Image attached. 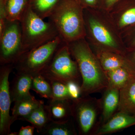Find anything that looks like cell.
<instances>
[{
    "label": "cell",
    "instance_id": "ac0fdd59",
    "mask_svg": "<svg viewBox=\"0 0 135 135\" xmlns=\"http://www.w3.org/2000/svg\"><path fill=\"white\" fill-rule=\"evenodd\" d=\"M23 120L26 121L34 126L39 134L51 121L44 102L25 118Z\"/></svg>",
    "mask_w": 135,
    "mask_h": 135
},
{
    "label": "cell",
    "instance_id": "277c9868",
    "mask_svg": "<svg viewBox=\"0 0 135 135\" xmlns=\"http://www.w3.org/2000/svg\"><path fill=\"white\" fill-rule=\"evenodd\" d=\"M72 118L78 134L95 135L102 125L101 99L88 95L72 100Z\"/></svg>",
    "mask_w": 135,
    "mask_h": 135
},
{
    "label": "cell",
    "instance_id": "603a6c76",
    "mask_svg": "<svg viewBox=\"0 0 135 135\" xmlns=\"http://www.w3.org/2000/svg\"><path fill=\"white\" fill-rule=\"evenodd\" d=\"M43 75L48 80L51 86L53 94L52 99H71L65 83L52 77Z\"/></svg>",
    "mask_w": 135,
    "mask_h": 135
},
{
    "label": "cell",
    "instance_id": "8992f818",
    "mask_svg": "<svg viewBox=\"0 0 135 135\" xmlns=\"http://www.w3.org/2000/svg\"><path fill=\"white\" fill-rule=\"evenodd\" d=\"M72 57L68 44L64 42L40 74L55 78L65 83L74 81L81 85L82 79L79 67Z\"/></svg>",
    "mask_w": 135,
    "mask_h": 135
},
{
    "label": "cell",
    "instance_id": "ba28073f",
    "mask_svg": "<svg viewBox=\"0 0 135 135\" xmlns=\"http://www.w3.org/2000/svg\"><path fill=\"white\" fill-rule=\"evenodd\" d=\"M0 68V135L10 134L12 124L10 115L11 97L9 78L13 70L12 65H1Z\"/></svg>",
    "mask_w": 135,
    "mask_h": 135
},
{
    "label": "cell",
    "instance_id": "4316f807",
    "mask_svg": "<svg viewBox=\"0 0 135 135\" xmlns=\"http://www.w3.org/2000/svg\"><path fill=\"white\" fill-rule=\"evenodd\" d=\"M34 126H32L22 127L17 133H11L10 135H33L34 134Z\"/></svg>",
    "mask_w": 135,
    "mask_h": 135
},
{
    "label": "cell",
    "instance_id": "5bb4252c",
    "mask_svg": "<svg viewBox=\"0 0 135 135\" xmlns=\"http://www.w3.org/2000/svg\"><path fill=\"white\" fill-rule=\"evenodd\" d=\"M95 55L105 72L119 68H125L134 74L129 65L122 55L100 49L97 51Z\"/></svg>",
    "mask_w": 135,
    "mask_h": 135
},
{
    "label": "cell",
    "instance_id": "83f0119b",
    "mask_svg": "<svg viewBox=\"0 0 135 135\" xmlns=\"http://www.w3.org/2000/svg\"><path fill=\"white\" fill-rule=\"evenodd\" d=\"M84 8L96 7L100 6L101 0H77Z\"/></svg>",
    "mask_w": 135,
    "mask_h": 135
},
{
    "label": "cell",
    "instance_id": "7402d4cb",
    "mask_svg": "<svg viewBox=\"0 0 135 135\" xmlns=\"http://www.w3.org/2000/svg\"><path fill=\"white\" fill-rule=\"evenodd\" d=\"M31 89L42 97L50 100L53 99L52 89L48 80L41 74L32 77Z\"/></svg>",
    "mask_w": 135,
    "mask_h": 135
},
{
    "label": "cell",
    "instance_id": "cb8c5ba5",
    "mask_svg": "<svg viewBox=\"0 0 135 135\" xmlns=\"http://www.w3.org/2000/svg\"><path fill=\"white\" fill-rule=\"evenodd\" d=\"M118 3L124 9L118 21L119 27L123 28L135 23V6L126 8L123 0H120Z\"/></svg>",
    "mask_w": 135,
    "mask_h": 135
},
{
    "label": "cell",
    "instance_id": "f546056e",
    "mask_svg": "<svg viewBox=\"0 0 135 135\" xmlns=\"http://www.w3.org/2000/svg\"><path fill=\"white\" fill-rule=\"evenodd\" d=\"M133 45L134 46H135V40H134V42H133Z\"/></svg>",
    "mask_w": 135,
    "mask_h": 135
},
{
    "label": "cell",
    "instance_id": "e0dca14e",
    "mask_svg": "<svg viewBox=\"0 0 135 135\" xmlns=\"http://www.w3.org/2000/svg\"><path fill=\"white\" fill-rule=\"evenodd\" d=\"M31 0H0L4 6L5 16L8 21L21 20L25 12L30 7Z\"/></svg>",
    "mask_w": 135,
    "mask_h": 135
},
{
    "label": "cell",
    "instance_id": "44dd1931",
    "mask_svg": "<svg viewBox=\"0 0 135 135\" xmlns=\"http://www.w3.org/2000/svg\"><path fill=\"white\" fill-rule=\"evenodd\" d=\"M62 0H31L30 7L35 14L44 19L49 18Z\"/></svg>",
    "mask_w": 135,
    "mask_h": 135
},
{
    "label": "cell",
    "instance_id": "30bf717a",
    "mask_svg": "<svg viewBox=\"0 0 135 135\" xmlns=\"http://www.w3.org/2000/svg\"><path fill=\"white\" fill-rule=\"evenodd\" d=\"M135 125V117L118 111L107 122L101 126L95 135L116 133Z\"/></svg>",
    "mask_w": 135,
    "mask_h": 135
},
{
    "label": "cell",
    "instance_id": "8fae6325",
    "mask_svg": "<svg viewBox=\"0 0 135 135\" xmlns=\"http://www.w3.org/2000/svg\"><path fill=\"white\" fill-rule=\"evenodd\" d=\"M103 91L101 98L102 125L106 123L117 112L120 99L119 90L109 86Z\"/></svg>",
    "mask_w": 135,
    "mask_h": 135
},
{
    "label": "cell",
    "instance_id": "3957f363",
    "mask_svg": "<svg viewBox=\"0 0 135 135\" xmlns=\"http://www.w3.org/2000/svg\"><path fill=\"white\" fill-rule=\"evenodd\" d=\"M29 7L20 20L23 53L45 44L59 36L50 22H46Z\"/></svg>",
    "mask_w": 135,
    "mask_h": 135
},
{
    "label": "cell",
    "instance_id": "d4e9b609",
    "mask_svg": "<svg viewBox=\"0 0 135 135\" xmlns=\"http://www.w3.org/2000/svg\"><path fill=\"white\" fill-rule=\"evenodd\" d=\"M66 84L71 100L78 99L82 96L81 84L74 81H69Z\"/></svg>",
    "mask_w": 135,
    "mask_h": 135
},
{
    "label": "cell",
    "instance_id": "d6986e66",
    "mask_svg": "<svg viewBox=\"0 0 135 135\" xmlns=\"http://www.w3.org/2000/svg\"><path fill=\"white\" fill-rule=\"evenodd\" d=\"M40 134L48 135H77L78 133L73 118L62 122L51 121Z\"/></svg>",
    "mask_w": 135,
    "mask_h": 135
},
{
    "label": "cell",
    "instance_id": "9a60e30c",
    "mask_svg": "<svg viewBox=\"0 0 135 135\" xmlns=\"http://www.w3.org/2000/svg\"><path fill=\"white\" fill-rule=\"evenodd\" d=\"M32 77L22 73H15L10 85V93L12 103L24 97L31 95L29 92L31 89Z\"/></svg>",
    "mask_w": 135,
    "mask_h": 135
},
{
    "label": "cell",
    "instance_id": "2e32d148",
    "mask_svg": "<svg viewBox=\"0 0 135 135\" xmlns=\"http://www.w3.org/2000/svg\"><path fill=\"white\" fill-rule=\"evenodd\" d=\"M44 102L36 99L31 95L24 97L15 102L12 110V123L18 120H23Z\"/></svg>",
    "mask_w": 135,
    "mask_h": 135
},
{
    "label": "cell",
    "instance_id": "9c48e42d",
    "mask_svg": "<svg viewBox=\"0 0 135 135\" xmlns=\"http://www.w3.org/2000/svg\"><path fill=\"white\" fill-rule=\"evenodd\" d=\"M84 18L85 27L88 28L91 36L101 47L100 49L124 55L126 51L120 46L105 25L94 17H87L84 15Z\"/></svg>",
    "mask_w": 135,
    "mask_h": 135
},
{
    "label": "cell",
    "instance_id": "7c38bea8",
    "mask_svg": "<svg viewBox=\"0 0 135 135\" xmlns=\"http://www.w3.org/2000/svg\"><path fill=\"white\" fill-rule=\"evenodd\" d=\"M72 100L69 99H52L49 100L46 105L51 121L64 122L72 118Z\"/></svg>",
    "mask_w": 135,
    "mask_h": 135
},
{
    "label": "cell",
    "instance_id": "f1b7e54d",
    "mask_svg": "<svg viewBox=\"0 0 135 135\" xmlns=\"http://www.w3.org/2000/svg\"><path fill=\"white\" fill-rule=\"evenodd\" d=\"M120 0H101L100 7L109 10L114 7Z\"/></svg>",
    "mask_w": 135,
    "mask_h": 135
},
{
    "label": "cell",
    "instance_id": "52a82bcc",
    "mask_svg": "<svg viewBox=\"0 0 135 135\" xmlns=\"http://www.w3.org/2000/svg\"><path fill=\"white\" fill-rule=\"evenodd\" d=\"M23 54L20 21L7 20L3 31L0 35L1 65H12Z\"/></svg>",
    "mask_w": 135,
    "mask_h": 135
},
{
    "label": "cell",
    "instance_id": "7a4b0ae2",
    "mask_svg": "<svg viewBox=\"0 0 135 135\" xmlns=\"http://www.w3.org/2000/svg\"><path fill=\"white\" fill-rule=\"evenodd\" d=\"M84 9L77 0H62L48 18L65 43L86 36Z\"/></svg>",
    "mask_w": 135,
    "mask_h": 135
},
{
    "label": "cell",
    "instance_id": "4fadbf2b",
    "mask_svg": "<svg viewBox=\"0 0 135 135\" xmlns=\"http://www.w3.org/2000/svg\"><path fill=\"white\" fill-rule=\"evenodd\" d=\"M118 111L135 117V75H132L126 85L120 90Z\"/></svg>",
    "mask_w": 135,
    "mask_h": 135
},
{
    "label": "cell",
    "instance_id": "5b68a950",
    "mask_svg": "<svg viewBox=\"0 0 135 135\" xmlns=\"http://www.w3.org/2000/svg\"><path fill=\"white\" fill-rule=\"evenodd\" d=\"M64 42L60 36L38 47L23 53L12 65L16 72L31 75L40 74L53 58L57 50Z\"/></svg>",
    "mask_w": 135,
    "mask_h": 135
},
{
    "label": "cell",
    "instance_id": "6da1fadb",
    "mask_svg": "<svg viewBox=\"0 0 135 135\" xmlns=\"http://www.w3.org/2000/svg\"><path fill=\"white\" fill-rule=\"evenodd\" d=\"M82 79V96L103 91L109 86L106 73L84 38L67 44Z\"/></svg>",
    "mask_w": 135,
    "mask_h": 135
},
{
    "label": "cell",
    "instance_id": "484cf974",
    "mask_svg": "<svg viewBox=\"0 0 135 135\" xmlns=\"http://www.w3.org/2000/svg\"><path fill=\"white\" fill-rule=\"evenodd\" d=\"M123 56L129 65L133 74L135 75V49L128 53L126 52Z\"/></svg>",
    "mask_w": 135,
    "mask_h": 135
},
{
    "label": "cell",
    "instance_id": "ffe728a7",
    "mask_svg": "<svg viewBox=\"0 0 135 135\" xmlns=\"http://www.w3.org/2000/svg\"><path fill=\"white\" fill-rule=\"evenodd\" d=\"M109 86L120 90L134 75L125 68H119L105 72Z\"/></svg>",
    "mask_w": 135,
    "mask_h": 135
}]
</instances>
